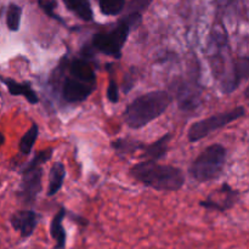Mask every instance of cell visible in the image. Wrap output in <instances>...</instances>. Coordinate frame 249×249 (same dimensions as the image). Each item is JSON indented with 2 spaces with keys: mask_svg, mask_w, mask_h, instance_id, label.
<instances>
[{
  "mask_svg": "<svg viewBox=\"0 0 249 249\" xmlns=\"http://www.w3.org/2000/svg\"><path fill=\"white\" fill-rule=\"evenodd\" d=\"M134 180L160 192H177L185 184V174L180 168L142 160L130 169Z\"/></svg>",
  "mask_w": 249,
  "mask_h": 249,
  "instance_id": "cell-1",
  "label": "cell"
},
{
  "mask_svg": "<svg viewBox=\"0 0 249 249\" xmlns=\"http://www.w3.org/2000/svg\"><path fill=\"white\" fill-rule=\"evenodd\" d=\"M173 102V95L164 90H155L136 97L126 106L123 119L131 129H141L160 118Z\"/></svg>",
  "mask_w": 249,
  "mask_h": 249,
  "instance_id": "cell-2",
  "label": "cell"
},
{
  "mask_svg": "<svg viewBox=\"0 0 249 249\" xmlns=\"http://www.w3.org/2000/svg\"><path fill=\"white\" fill-rule=\"evenodd\" d=\"M141 18L142 17L139 14H126L125 17L114 26V28L95 34L91 39L90 49L119 60L131 28L139 26L141 23Z\"/></svg>",
  "mask_w": 249,
  "mask_h": 249,
  "instance_id": "cell-3",
  "label": "cell"
},
{
  "mask_svg": "<svg viewBox=\"0 0 249 249\" xmlns=\"http://www.w3.org/2000/svg\"><path fill=\"white\" fill-rule=\"evenodd\" d=\"M228 151L220 143L208 146L189 167V173L197 182L213 181L220 178L225 167Z\"/></svg>",
  "mask_w": 249,
  "mask_h": 249,
  "instance_id": "cell-4",
  "label": "cell"
},
{
  "mask_svg": "<svg viewBox=\"0 0 249 249\" xmlns=\"http://www.w3.org/2000/svg\"><path fill=\"white\" fill-rule=\"evenodd\" d=\"M246 113H247V111H246L245 107L240 106L231 109V111L221 112V113H216L214 116L208 117V118L195 122L189 128V133H187L189 141L191 143L198 142L199 140L207 138L214 131L225 128L237 119L245 117Z\"/></svg>",
  "mask_w": 249,
  "mask_h": 249,
  "instance_id": "cell-5",
  "label": "cell"
},
{
  "mask_svg": "<svg viewBox=\"0 0 249 249\" xmlns=\"http://www.w3.org/2000/svg\"><path fill=\"white\" fill-rule=\"evenodd\" d=\"M173 94L177 99L179 108L184 112H194L201 106L202 90L198 83V77L191 79L175 80L172 85Z\"/></svg>",
  "mask_w": 249,
  "mask_h": 249,
  "instance_id": "cell-6",
  "label": "cell"
},
{
  "mask_svg": "<svg viewBox=\"0 0 249 249\" xmlns=\"http://www.w3.org/2000/svg\"><path fill=\"white\" fill-rule=\"evenodd\" d=\"M17 197L26 206H33L43 190V168H23Z\"/></svg>",
  "mask_w": 249,
  "mask_h": 249,
  "instance_id": "cell-7",
  "label": "cell"
},
{
  "mask_svg": "<svg viewBox=\"0 0 249 249\" xmlns=\"http://www.w3.org/2000/svg\"><path fill=\"white\" fill-rule=\"evenodd\" d=\"M241 196V192L235 190L232 186L224 182L219 189L214 190L206 199L199 202V206L208 211L215 212H226L232 208L238 202Z\"/></svg>",
  "mask_w": 249,
  "mask_h": 249,
  "instance_id": "cell-8",
  "label": "cell"
},
{
  "mask_svg": "<svg viewBox=\"0 0 249 249\" xmlns=\"http://www.w3.org/2000/svg\"><path fill=\"white\" fill-rule=\"evenodd\" d=\"M96 89V84L84 82L78 78L67 75L61 85V96L67 104H80L88 100V97Z\"/></svg>",
  "mask_w": 249,
  "mask_h": 249,
  "instance_id": "cell-9",
  "label": "cell"
},
{
  "mask_svg": "<svg viewBox=\"0 0 249 249\" xmlns=\"http://www.w3.org/2000/svg\"><path fill=\"white\" fill-rule=\"evenodd\" d=\"M249 77V58L248 56L240 57L232 62L230 70H226L220 80L221 91L224 94H232L242 82L247 80Z\"/></svg>",
  "mask_w": 249,
  "mask_h": 249,
  "instance_id": "cell-10",
  "label": "cell"
},
{
  "mask_svg": "<svg viewBox=\"0 0 249 249\" xmlns=\"http://www.w3.org/2000/svg\"><path fill=\"white\" fill-rule=\"evenodd\" d=\"M39 219H40V215L36 212L23 209V211L15 212L10 218V223H11L12 229L19 232L22 238H28L36 231Z\"/></svg>",
  "mask_w": 249,
  "mask_h": 249,
  "instance_id": "cell-11",
  "label": "cell"
},
{
  "mask_svg": "<svg viewBox=\"0 0 249 249\" xmlns=\"http://www.w3.org/2000/svg\"><path fill=\"white\" fill-rule=\"evenodd\" d=\"M0 82L7 88L10 95L12 96H22L31 105L39 104V97L34 91L32 84L29 82H16L12 78L0 77Z\"/></svg>",
  "mask_w": 249,
  "mask_h": 249,
  "instance_id": "cell-12",
  "label": "cell"
},
{
  "mask_svg": "<svg viewBox=\"0 0 249 249\" xmlns=\"http://www.w3.org/2000/svg\"><path fill=\"white\" fill-rule=\"evenodd\" d=\"M172 140V134L167 133L156 140L155 142L148 143V145H143L142 150V160H153V162H158L160 160L164 158L167 156L168 151H169V143Z\"/></svg>",
  "mask_w": 249,
  "mask_h": 249,
  "instance_id": "cell-13",
  "label": "cell"
},
{
  "mask_svg": "<svg viewBox=\"0 0 249 249\" xmlns=\"http://www.w3.org/2000/svg\"><path fill=\"white\" fill-rule=\"evenodd\" d=\"M66 215H67V211H66V208L61 207L60 211L53 215V220H51L50 235L53 240L55 241V247H53V249L66 248L67 236H66V230L63 228V220H65Z\"/></svg>",
  "mask_w": 249,
  "mask_h": 249,
  "instance_id": "cell-14",
  "label": "cell"
},
{
  "mask_svg": "<svg viewBox=\"0 0 249 249\" xmlns=\"http://www.w3.org/2000/svg\"><path fill=\"white\" fill-rule=\"evenodd\" d=\"M66 178V168L63 163L55 162L51 165L50 173H49V186H48V195L49 197H53L60 192L62 189L63 182Z\"/></svg>",
  "mask_w": 249,
  "mask_h": 249,
  "instance_id": "cell-15",
  "label": "cell"
},
{
  "mask_svg": "<svg viewBox=\"0 0 249 249\" xmlns=\"http://www.w3.org/2000/svg\"><path fill=\"white\" fill-rule=\"evenodd\" d=\"M145 142L130 138H119L112 141L111 147L121 156H131L138 151L142 150Z\"/></svg>",
  "mask_w": 249,
  "mask_h": 249,
  "instance_id": "cell-16",
  "label": "cell"
},
{
  "mask_svg": "<svg viewBox=\"0 0 249 249\" xmlns=\"http://www.w3.org/2000/svg\"><path fill=\"white\" fill-rule=\"evenodd\" d=\"M66 7L71 12L85 22L92 21V9L89 0H63Z\"/></svg>",
  "mask_w": 249,
  "mask_h": 249,
  "instance_id": "cell-17",
  "label": "cell"
},
{
  "mask_svg": "<svg viewBox=\"0 0 249 249\" xmlns=\"http://www.w3.org/2000/svg\"><path fill=\"white\" fill-rule=\"evenodd\" d=\"M39 136V126L36 123L32 124L31 128L23 134V136L21 138L18 143V150L19 152L23 156H28L32 152L34 147V143H36V139Z\"/></svg>",
  "mask_w": 249,
  "mask_h": 249,
  "instance_id": "cell-18",
  "label": "cell"
},
{
  "mask_svg": "<svg viewBox=\"0 0 249 249\" xmlns=\"http://www.w3.org/2000/svg\"><path fill=\"white\" fill-rule=\"evenodd\" d=\"M99 7L105 16H118L125 7V0H99Z\"/></svg>",
  "mask_w": 249,
  "mask_h": 249,
  "instance_id": "cell-19",
  "label": "cell"
},
{
  "mask_svg": "<svg viewBox=\"0 0 249 249\" xmlns=\"http://www.w3.org/2000/svg\"><path fill=\"white\" fill-rule=\"evenodd\" d=\"M22 7L17 4H10L6 11V26L9 31L17 32L21 26Z\"/></svg>",
  "mask_w": 249,
  "mask_h": 249,
  "instance_id": "cell-20",
  "label": "cell"
},
{
  "mask_svg": "<svg viewBox=\"0 0 249 249\" xmlns=\"http://www.w3.org/2000/svg\"><path fill=\"white\" fill-rule=\"evenodd\" d=\"M38 5L39 7L43 10V12L46 16H49L50 18L55 19V21L60 22L61 24L66 26L65 19H63L60 15H57L55 12L56 6H57V1H56V0H38Z\"/></svg>",
  "mask_w": 249,
  "mask_h": 249,
  "instance_id": "cell-21",
  "label": "cell"
},
{
  "mask_svg": "<svg viewBox=\"0 0 249 249\" xmlns=\"http://www.w3.org/2000/svg\"><path fill=\"white\" fill-rule=\"evenodd\" d=\"M53 148L49 147L46 150L39 151L36 155H34V157L24 165L23 168H36V167H41L44 163H48L49 160L53 158Z\"/></svg>",
  "mask_w": 249,
  "mask_h": 249,
  "instance_id": "cell-22",
  "label": "cell"
},
{
  "mask_svg": "<svg viewBox=\"0 0 249 249\" xmlns=\"http://www.w3.org/2000/svg\"><path fill=\"white\" fill-rule=\"evenodd\" d=\"M139 78V71L136 67H131L125 75L123 77V82H122V90L124 94H129L135 87V83Z\"/></svg>",
  "mask_w": 249,
  "mask_h": 249,
  "instance_id": "cell-23",
  "label": "cell"
},
{
  "mask_svg": "<svg viewBox=\"0 0 249 249\" xmlns=\"http://www.w3.org/2000/svg\"><path fill=\"white\" fill-rule=\"evenodd\" d=\"M153 0H130L128 5L126 14H139L141 15L148 6L151 5Z\"/></svg>",
  "mask_w": 249,
  "mask_h": 249,
  "instance_id": "cell-24",
  "label": "cell"
},
{
  "mask_svg": "<svg viewBox=\"0 0 249 249\" xmlns=\"http://www.w3.org/2000/svg\"><path fill=\"white\" fill-rule=\"evenodd\" d=\"M107 99L111 104H117L119 101V88L117 85L116 79L113 77H109L108 87H107Z\"/></svg>",
  "mask_w": 249,
  "mask_h": 249,
  "instance_id": "cell-25",
  "label": "cell"
},
{
  "mask_svg": "<svg viewBox=\"0 0 249 249\" xmlns=\"http://www.w3.org/2000/svg\"><path fill=\"white\" fill-rule=\"evenodd\" d=\"M4 142H5V136H4V134L0 133V147L4 145Z\"/></svg>",
  "mask_w": 249,
  "mask_h": 249,
  "instance_id": "cell-26",
  "label": "cell"
}]
</instances>
